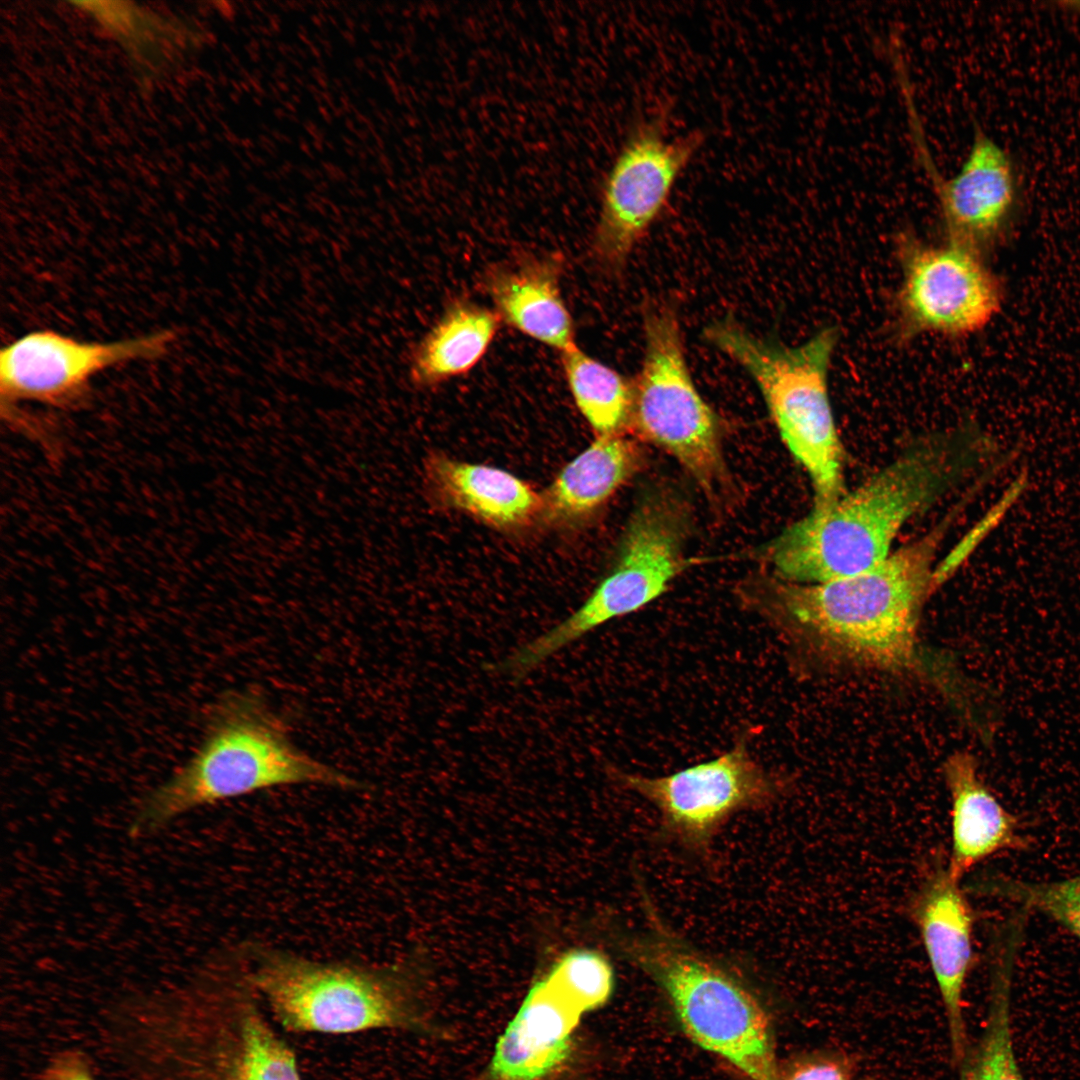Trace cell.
<instances>
[{"label":"cell","mask_w":1080,"mask_h":1080,"mask_svg":"<svg viewBox=\"0 0 1080 1080\" xmlns=\"http://www.w3.org/2000/svg\"><path fill=\"white\" fill-rule=\"evenodd\" d=\"M562 272L560 256L523 255L490 267L482 287L502 322L562 353L577 346L561 294Z\"/></svg>","instance_id":"e0dca14e"},{"label":"cell","mask_w":1080,"mask_h":1080,"mask_svg":"<svg viewBox=\"0 0 1080 1080\" xmlns=\"http://www.w3.org/2000/svg\"><path fill=\"white\" fill-rule=\"evenodd\" d=\"M560 354L576 406L596 435L623 434L629 427L633 383L578 346Z\"/></svg>","instance_id":"603a6c76"},{"label":"cell","mask_w":1080,"mask_h":1080,"mask_svg":"<svg viewBox=\"0 0 1080 1080\" xmlns=\"http://www.w3.org/2000/svg\"><path fill=\"white\" fill-rule=\"evenodd\" d=\"M865 1080H875V1079H873V1078H871V1077H868V1078H866Z\"/></svg>","instance_id":"f1b7e54d"},{"label":"cell","mask_w":1080,"mask_h":1080,"mask_svg":"<svg viewBox=\"0 0 1080 1080\" xmlns=\"http://www.w3.org/2000/svg\"><path fill=\"white\" fill-rule=\"evenodd\" d=\"M688 520L687 505L672 490L648 491L632 512L609 574L572 614L508 655L506 671L522 678L596 628L663 595L688 564Z\"/></svg>","instance_id":"ba28073f"},{"label":"cell","mask_w":1080,"mask_h":1080,"mask_svg":"<svg viewBox=\"0 0 1080 1080\" xmlns=\"http://www.w3.org/2000/svg\"><path fill=\"white\" fill-rule=\"evenodd\" d=\"M668 120L665 107L636 118L604 177L591 247L607 268L626 262L705 143L699 129L669 138Z\"/></svg>","instance_id":"8fae6325"},{"label":"cell","mask_w":1080,"mask_h":1080,"mask_svg":"<svg viewBox=\"0 0 1080 1080\" xmlns=\"http://www.w3.org/2000/svg\"><path fill=\"white\" fill-rule=\"evenodd\" d=\"M130 1080H303L297 1055L234 953L208 957L144 1013Z\"/></svg>","instance_id":"3957f363"},{"label":"cell","mask_w":1080,"mask_h":1080,"mask_svg":"<svg viewBox=\"0 0 1080 1080\" xmlns=\"http://www.w3.org/2000/svg\"><path fill=\"white\" fill-rule=\"evenodd\" d=\"M585 1013L544 970L499 1036L481 1080H547L566 1064Z\"/></svg>","instance_id":"2e32d148"},{"label":"cell","mask_w":1080,"mask_h":1080,"mask_svg":"<svg viewBox=\"0 0 1080 1080\" xmlns=\"http://www.w3.org/2000/svg\"><path fill=\"white\" fill-rule=\"evenodd\" d=\"M242 947L248 978L282 1032L439 1033L427 1007L428 967L419 954L366 963L317 960L256 942Z\"/></svg>","instance_id":"5b68a950"},{"label":"cell","mask_w":1080,"mask_h":1080,"mask_svg":"<svg viewBox=\"0 0 1080 1080\" xmlns=\"http://www.w3.org/2000/svg\"><path fill=\"white\" fill-rule=\"evenodd\" d=\"M174 336L164 330L124 340L89 342L53 330L27 333L0 353L2 414L22 401L72 407L86 396L94 376L121 364L159 358L168 351Z\"/></svg>","instance_id":"4fadbf2b"},{"label":"cell","mask_w":1080,"mask_h":1080,"mask_svg":"<svg viewBox=\"0 0 1080 1080\" xmlns=\"http://www.w3.org/2000/svg\"><path fill=\"white\" fill-rule=\"evenodd\" d=\"M895 242L901 282L893 301L892 330L899 342L925 333L966 336L998 313V282L977 252L948 243L927 244L907 231Z\"/></svg>","instance_id":"7c38bea8"},{"label":"cell","mask_w":1080,"mask_h":1080,"mask_svg":"<svg viewBox=\"0 0 1080 1080\" xmlns=\"http://www.w3.org/2000/svg\"><path fill=\"white\" fill-rule=\"evenodd\" d=\"M42 1080H97L91 1062L82 1051L64 1049L52 1056L42 1073Z\"/></svg>","instance_id":"4316f807"},{"label":"cell","mask_w":1080,"mask_h":1080,"mask_svg":"<svg viewBox=\"0 0 1080 1080\" xmlns=\"http://www.w3.org/2000/svg\"><path fill=\"white\" fill-rule=\"evenodd\" d=\"M643 328L645 353L633 382L629 428L675 458L709 499H722L731 477L720 423L692 380L678 317L669 305H647Z\"/></svg>","instance_id":"9c48e42d"},{"label":"cell","mask_w":1080,"mask_h":1080,"mask_svg":"<svg viewBox=\"0 0 1080 1080\" xmlns=\"http://www.w3.org/2000/svg\"><path fill=\"white\" fill-rule=\"evenodd\" d=\"M971 889L1044 914L1080 941V874L1048 882L996 875L978 881Z\"/></svg>","instance_id":"cb8c5ba5"},{"label":"cell","mask_w":1080,"mask_h":1080,"mask_svg":"<svg viewBox=\"0 0 1080 1080\" xmlns=\"http://www.w3.org/2000/svg\"><path fill=\"white\" fill-rule=\"evenodd\" d=\"M958 515L953 508L865 571L820 583L759 574L738 585L737 598L773 628L799 664L911 676L969 711L970 697L954 665L926 648L918 633L924 605L941 584L939 551Z\"/></svg>","instance_id":"6da1fadb"},{"label":"cell","mask_w":1080,"mask_h":1080,"mask_svg":"<svg viewBox=\"0 0 1080 1080\" xmlns=\"http://www.w3.org/2000/svg\"><path fill=\"white\" fill-rule=\"evenodd\" d=\"M918 161L939 206L945 243L978 249L993 241L1009 220L1017 199V181L1008 154L975 127L960 170L943 178L930 156L914 104L906 106Z\"/></svg>","instance_id":"5bb4252c"},{"label":"cell","mask_w":1080,"mask_h":1080,"mask_svg":"<svg viewBox=\"0 0 1080 1080\" xmlns=\"http://www.w3.org/2000/svg\"><path fill=\"white\" fill-rule=\"evenodd\" d=\"M951 801L952 876L961 878L979 862L1004 851H1024L1030 839L1019 818L1008 811L984 783L974 755L956 751L943 764Z\"/></svg>","instance_id":"ac0fdd59"},{"label":"cell","mask_w":1080,"mask_h":1080,"mask_svg":"<svg viewBox=\"0 0 1080 1080\" xmlns=\"http://www.w3.org/2000/svg\"><path fill=\"white\" fill-rule=\"evenodd\" d=\"M1013 940L995 943L984 1025L957 1066L959 1080H1025L1013 1042L1011 995L1016 956Z\"/></svg>","instance_id":"7402d4cb"},{"label":"cell","mask_w":1080,"mask_h":1080,"mask_svg":"<svg viewBox=\"0 0 1080 1080\" xmlns=\"http://www.w3.org/2000/svg\"><path fill=\"white\" fill-rule=\"evenodd\" d=\"M996 443L960 426L921 437L889 464L826 507H813L761 550L771 575L820 583L865 571L887 558L894 540L992 460Z\"/></svg>","instance_id":"7a4b0ae2"},{"label":"cell","mask_w":1080,"mask_h":1080,"mask_svg":"<svg viewBox=\"0 0 1080 1080\" xmlns=\"http://www.w3.org/2000/svg\"><path fill=\"white\" fill-rule=\"evenodd\" d=\"M586 1014L603 1007L616 984L615 970L608 955L586 946L568 948L546 968Z\"/></svg>","instance_id":"d4e9b609"},{"label":"cell","mask_w":1080,"mask_h":1080,"mask_svg":"<svg viewBox=\"0 0 1080 1080\" xmlns=\"http://www.w3.org/2000/svg\"><path fill=\"white\" fill-rule=\"evenodd\" d=\"M927 955L944 1008L951 1057L958 1066L970 1041L964 1016V988L975 964L974 911L947 864L934 862L908 908Z\"/></svg>","instance_id":"9a60e30c"},{"label":"cell","mask_w":1080,"mask_h":1080,"mask_svg":"<svg viewBox=\"0 0 1080 1080\" xmlns=\"http://www.w3.org/2000/svg\"><path fill=\"white\" fill-rule=\"evenodd\" d=\"M1063 5H1068L1070 9L1077 10V11L1080 12V2H1068V3H1063Z\"/></svg>","instance_id":"83f0119b"},{"label":"cell","mask_w":1080,"mask_h":1080,"mask_svg":"<svg viewBox=\"0 0 1080 1080\" xmlns=\"http://www.w3.org/2000/svg\"><path fill=\"white\" fill-rule=\"evenodd\" d=\"M639 464V448L624 434L597 436L542 494L541 519L558 526L583 522L609 500Z\"/></svg>","instance_id":"ffe728a7"},{"label":"cell","mask_w":1080,"mask_h":1080,"mask_svg":"<svg viewBox=\"0 0 1080 1080\" xmlns=\"http://www.w3.org/2000/svg\"><path fill=\"white\" fill-rule=\"evenodd\" d=\"M641 888L646 926L614 929L610 941L664 992L686 1034L750 1080H781L768 1014L727 966L662 921Z\"/></svg>","instance_id":"8992f818"},{"label":"cell","mask_w":1080,"mask_h":1080,"mask_svg":"<svg viewBox=\"0 0 1080 1080\" xmlns=\"http://www.w3.org/2000/svg\"><path fill=\"white\" fill-rule=\"evenodd\" d=\"M501 323L494 309L465 299L452 301L414 349L411 381L433 387L466 374L487 353Z\"/></svg>","instance_id":"44dd1931"},{"label":"cell","mask_w":1080,"mask_h":1080,"mask_svg":"<svg viewBox=\"0 0 1080 1080\" xmlns=\"http://www.w3.org/2000/svg\"><path fill=\"white\" fill-rule=\"evenodd\" d=\"M704 336L756 382L782 441L807 473L813 507L836 501L846 491L845 452L828 375L839 329L825 326L803 344L790 347L758 338L727 319L706 327Z\"/></svg>","instance_id":"52a82bcc"},{"label":"cell","mask_w":1080,"mask_h":1080,"mask_svg":"<svg viewBox=\"0 0 1080 1080\" xmlns=\"http://www.w3.org/2000/svg\"><path fill=\"white\" fill-rule=\"evenodd\" d=\"M606 768L615 783L657 809L665 834L696 853L708 850L732 817L773 805L787 787L752 756L746 734L721 755L668 775Z\"/></svg>","instance_id":"30bf717a"},{"label":"cell","mask_w":1080,"mask_h":1080,"mask_svg":"<svg viewBox=\"0 0 1080 1080\" xmlns=\"http://www.w3.org/2000/svg\"><path fill=\"white\" fill-rule=\"evenodd\" d=\"M424 472L437 500L487 525L511 530L541 519L542 494L505 470L432 454Z\"/></svg>","instance_id":"d6986e66"},{"label":"cell","mask_w":1080,"mask_h":1080,"mask_svg":"<svg viewBox=\"0 0 1080 1080\" xmlns=\"http://www.w3.org/2000/svg\"><path fill=\"white\" fill-rule=\"evenodd\" d=\"M303 784L347 791L363 786L297 747L285 719L258 691H228L210 706L193 754L138 801L128 832L150 836L196 809Z\"/></svg>","instance_id":"277c9868"},{"label":"cell","mask_w":1080,"mask_h":1080,"mask_svg":"<svg viewBox=\"0 0 1080 1080\" xmlns=\"http://www.w3.org/2000/svg\"><path fill=\"white\" fill-rule=\"evenodd\" d=\"M856 1070L854 1058L840 1048H821L793 1060L781 1080H852Z\"/></svg>","instance_id":"484cf974"}]
</instances>
